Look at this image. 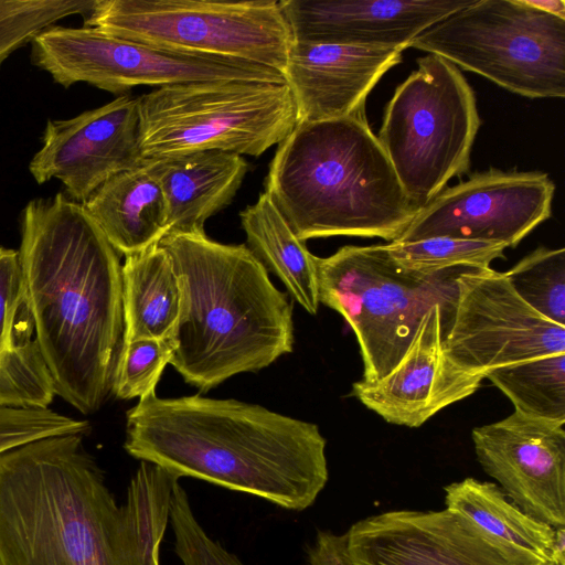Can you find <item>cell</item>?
I'll use <instances>...</instances> for the list:
<instances>
[{
    "mask_svg": "<svg viewBox=\"0 0 565 565\" xmlns=\"http://www.w3.org/2000/svg\"><path fill=\"white\" fill-rule=\"evenodd\" d=\"M179 478L141 461L122 503L83 434L0 455V565H160Z\"/></svg>",
    "mask_w": 565,
    "mask_h": 565,
    "instance_id": "6da1fadb",
    "label": "cell"
},
{
    "mask_svg": "<svg viewBox=\"0 0 565 565\" xmlns=\"http://www.w3.org/2000/svg\"><path fill=\"white\" fill-rule=\"evenodd\" d=\"M19 260L55 394L83 414L97 412L124 345L119 254L83 204L57 193L23 210Z\"/></svg>",
    "mask_w": 565,
    "mask_h": 565,
    "instance_id": "7a4b0ae2",
    "label": "cell"
},
{
    "mask_svg": "<svg viewBox=\"0 0 565 565\" xmlns=\"http://www.w3.org/2000/svg\"><path fill=\"white\" fill-rule=\"evenodd\" d=\"M125 450L177 478L200 479L281 509L310 508L329 480L318 425L258 404L200 394L139 398L126 415Z\"/></svg>",
    "mask_w": 565,
    "mask_h": 565,
    "instance_id": "3957f363",
    "label": "cell"
},
{
    "mask_svg": "<svg viewBox=\"0 0 565 565\" xmlns=\"http://www.w3.org/2000/svg\"><path fill=\"white\" fill-rule=\"evenodd\" d=\"M158 244L181 291L170 364L188 384L206 392L292 351V303L246 245L205 233L167 234Z\"/></svg>",
    "mask_w": 565,
    "mask_h": 565,
    "instance_id": "277c9868",
    "label": "cell"
},
{
    "mask_svg": "<svg viewBox=\"0 0 565 565\" xmlns=\"http://www.w3.org/2000/svg\"><path fill=\"white\" fill-rule=\"evenodd\" d=\"M265 193L296 236L397 241L418 209L365 117L298 122L278 145Z\"/></svg>",
    "mask_w": 565,
    "mask_h": 565,
    "instance_id": "5b68a950",
    "label": "cell"
},
{
    "mask_svg": "<svg viewBox=\"0 0 565 565\" xmlns=\"http://www.w3.org/2000/svg\"><path fill=\"white\" fill-rule=\"evenodd\" d=\"M315 262L319 303L340 313L355 334L366 382L384 377L399 363L434 306L455 307L457 278L470 269L409 271L396 264L385 244L347 245Z\"/></svg>",
    "mask_w": 565,
    "mask_h": 565,
    "instance_id": "8992f818",
    "label": "cell"
},
{
    "mask_svg": "<svg viewBox=\"0 0 565 565\" xmlns=\"http://www.w3.org/2000/svg\"><path fill=\"white\" fill-rule=\"evenodd\" d=\"M138 99L143 160L204 150L259 157L298 124L287 83L191 82L159 86Z\"/></svg>",
    "mask_w": 565,
    "mask_h": 565,
    "instance_id": "52a82bcc",
    "label": "cell"
},
{
    "mask_svg": "<svg viewBox=\"0 0 565 565\" xmlns=\"http://www.w3.org/2000/svg\"><path fill=\"white\" fill-rule=\"evenodd\" d=\"M481 120L459 68L427 54L386 106L377 139L418 211L469 169Z\"/></svg>",
    "mask_w": 565,
    "mask_h": 565,
    "instance_id": "ba28073f",
    "label": "cell"
},
{
    "mask_svg": "<svg viewBox=\"0 0 565 565\" xmlns=\"http://www.w3.org/2000/svg\"><path fill=\"white\" fill-rule=\"evenodd\" d=\"M409 47L524 97L565 96V20L524 0H473L422 32Z\"/></svg>",
    "mask_w": 565,
    "mask_h": 565,
    "instance_id": "9c48e42d",
    "label": "cell"
},
{
    "mask_svg": "<svg viewBox=\"0 0 565 565\" xmlns=\"http://www.w3.org/2000/svg\"><path fill=\"white\" fill-rule=\"evenodd\" d=\"M84 25L153 47L285 72L294 42L276 0H97Z\"/></svg>",
    "mask_w": 565,
    "mask_h": 565,
    "instance_id": "30bf717a",
    "label": "cell"
},
{
    "mask_svg": "<svg viewBox=\"0 0 565 565\" xmlns=\"http://www.w3.org/2000/svg\"><path fill=\"white\" fill-rule=\"evenodd\" d=\"M31 45L32 63L65 88L84 82L122 94L138 85L159 87L205 81L286 83L282 73L263 65L158 49L85 25H52Z\"/></svg>",
    "mask_w": 565,
    "mask_h": 565,
    "instance_id": "8fae6325",
    "label": "cell"
},
{
    "mask_svg": "<svg viewBox=\"0 0 565 565\" xmlns=\"http://www.w3.org/2000/svg\"><path fill=\"white\" fill-rule=\"evenodd\" d=\"M457 288L443 347L461 369L484 379L495 369L565 353V327L524 302L504 273L467 269L458 276Z\"/></svg>",
    "mask_w": 565,
    "mask_h": 565,
    "instance_id": "7c38bea8",
    "label": "cell"
},
{
    "mask_svg": "<svg viewBox=\"0 0 565 565\" xmlns=\"http://www.w3.org/2000/svg\"><path fill=\"white\" fill-rule=\"evenodd\" d=\"M554 192L541 171L478 172L438 193L394 242L452 237L515 247L550 218Z\"/></svg>",
    "mask_w": 565,
    "mask_h": 565,
    "instance_id": "4fadbf2b",
    "label": "cell"
},
{
    "mask_svg": "<svg viewBox=\"0 0 565 565\" xmlns=\"http://www.w3.org/2000/svg\"><path fill=\"white\" fill-rule=\"evenodd\" d=\"M345 533L352 565H537L447 509L385 511Z\"/></svg>",
    "mask_w": 565,
    "mask_h": 565,
    "instance_id": "5bb4252c",
    "label": "cell"
},
{
    "mask_svg": "<svg viewBox=\"0 0 565 565\" xmlns=\"http://www.w3.org/2000/svg\"><path fill=\"white\" fill-rule=\"evenodd\" d=\"M142 162L139 99L122 94L73 118L49 120L29 170L39 184L57 179L83 204L108 179Z\"/></svg>",
    "mask_w": 565,
    "mask_h": 565,
    "instance_id": "9a60e30c",
    "label": "cell"
},
{
    "mask_svg": "<svg viewBox=\"0 0 565 565\" xmlns=\"http://www.w3.org/2000/svg\"><path fill=\"white\" fill-rule=\"evenodd\" d=\"M482 470L523 512L565 526L564 425L513 412L471 431Z\"/></svg>",
    "mask_w": 565,
    "mask_h": 565,
    "instance_id": "2e32d148",
    "label": "cell"
},
{
    "mask_svg": "<svg viewBox=\"0 0 565 565\" xmlns=\"http://www.w3.org/2000/svg\"><path fill=\"white\" fill-rule=\"evenodd\" d=\"M454 310L434 306L399 363L377 381L354 382L351 394L385 422L418 428L478 391L483 377L461 369L444 352L443 340Z\"/></svg>",
    "mask_w": 565,
    "mask_h": 565,
    "instance_id": "e0dca14e",
    "label": "cell"
},
{
    "mask_svg": "<svg viewBox=\"0 0 565 565\" xmlns=\"http://www.w3.org/2000/svg\"><path fill=\"white\" fill-rule=\"evenodd\" d=\"M473 0H280L296 42L409 47L429 26Z\"/></svg>",
    "mask_w": 565,
    "mask_h": 565,
    "instance_id": "ac0fdd59",
    "label": "cell"
},
{
    "mask_svg": "<svg viewBox=\"0 0 565 565\" xmlns=\"http://www.w3.org/2000/svg\"><path fill=\"white\" fill-rule=\"evenodd\" d=\"M402 49L360 47L294 41L284 77L298 122L365 111V99L380 78L401 63Z\"/></svg>",
    "mask_w": 565,
    "mask_h": 565,
    "instance_id": "d6986e66",
    "label": "cell"
},
{
    "mask_svg": "<svg viewBox=\"0 0 565 565\" xmlns=\"http://www.w3.org/2000/svg\"><path fill=\"white\" fill-rule=\"evenodd\" d=\"M143 161L166 199L167 234L205 233V221L232 202L248 170L243 156L220 150Z\"/></svg>",
    "mask_w": 565,
    "mask_h": 565,
    "instance_id": "ffe728a7",
    "label": "cell"
},
{
    "mask_svg": "<svg viewBox=\"0 0 565 565\" xmlns=\"http://www.w3.org/2000/svg\"><path fill=\"white\" fill-rule=\"evenodd\" d=\"M33 334L19 252L0 247V405L29 406L53 390Z\"/></svg>",
    "mask_w": 565,
    "mask_h": 565,
    "instance_id": "44dd1931",
    "label": "cell"
},
{
    "mask_svg": "<svg viewBox=\"0 0 565 565\" xmlns=\"http://www.w3.org/2000/svg\"><path fill=\"white\" fill-rule=\"evenodd\" d=\"M83 206L116 252L125 256L158 244L168 232L166 199L145 161L108 179Z\"/></svg>",
    "mask_w": 565,
    "mask_h": 565,
    "instance_id": "7402d4cb",
    "label": "cell"
},
{
    "mask_svg": "<svg viewBox=\"0 0 565 565\" xmlns=\"http://www.w3.org/2000/svg\"><path fill=\"white\" fill-rule=\"evenodd\" d=\"M121 277L124 343L139 339H172L180 313L181 291L168 253L156 244L125 256Z\"/></svg>",
    "mask_w": 565,
    "mask_h": 565,
    "instance_id": "603a6c76",
    "label": "cell"
},
{
    "mask_svg": "<svg viewBox=\"0 0 565 565\" xmlns=\"http://www.w3.org/2000/svg\"><path fill=\"white\" fill-rule=\"evenodd\" d=\"M445 509L537 565L553 561L555 527L523 512L491 481L472 477L444 487Z\"/></svg>",
    "mask_w": 565,
    "mask_h": 565,
    "instance_id": "cb8c5ba5",
    "label": "cell"
},
{
    "mask_svg": "<svg viewBox=\"0 0 565 565\" xmlns=\"http://www.w3.org/2000/svg\"><path fill=\"white\" fill-rule=\"evenodd\" d=\"M246 246L267 271L277 276L289 295L310 315L319 308L316 256L299 239L269 195L239 214Z\"/></svg>",
    "mask_w": 565,
    "mask_h": 565,
    "instance_id": "d4e9b609",
    "label": "cell"
},
{
    "mask_svg": "<svg viewBox=\"0 0 565 565\" xmlns=\"http://www.w3.org/2000/svg\"><path fill=\"white\" fill-rule=\"evenodd\" d=\"M484 379L510 399L514 412L565 424V353L495 369Z\"/></svg>",
    "mask_w": 565,
    "mask_h": 565,
    "instance_id": "484cf974",
    "label": "cell"
},
{
    "mask_svg": "<svg viewBox=\"0 0 565 565\" xmlns=\"http://www.w3.org/2000/svg\"><path fill=\"white\" fill-rule=\"evenodd\" d=\"M385 246L397 265L417 273H437L457 267L490 268L493 260L504 258L507 248L500 243L452 237L391 242Z\"/></svg>",
    "mask_w": 565,
    "mask_h": 565,
    "instance_id": "4316f807",
    "label": "cell"
},
{
    "mask_svg": "<svg viewBox=\"0 0 565 565\" xmlns=\"http://www.w3.org/2000/svg\"><path fill=\"white\" fill-rule=\"evenodd\" d=\"M520 298L565 327V249L539 247L504 273Z\"/></svg>",
    "mask_w": 565,
    "mask_h": 565,
    "instance_id": "83f0119b",
    "label": "cell"
},
{
    "mask_svg": "<svg viewBox=\"0 0 565 565\" xmlns=\"http://www.w3.org/2000/svg\"><path fill=\"white\" fill-rule=\"evenodd\" d=\"M97 0H0V66L15 50L32 43L65 17H88Z\"/></svg>",
    "mask_w": 565,
    "mask_h": 565,
    "instance_id": "f1b7e54d",
    "label": "cell"
},
{
    "mask_svg": "<svg viewBox=\"0 0 565 565\" xmlns=\"http://www.w3.org/2000/svg\"><path fill=\"white\" fill-rule=\"evenodd\" d=\"M169 525L174 536V553L182 565H245L203 529L180 482L172 489Z\"/></svg>",
    "mask_w": 565,
    "mask_h": 565,
    "instance_id": "f546056e",
    "label": "cell"
},
{
    "mask_svg": "<svg viewBox=\"0 0 565 565\" xmlns=\"http://www.w3.org/2000/svg\"><path fill=\"white\" fill-rule=\"evenodd\" d=\"M173 351L172 339H139L124 343L116 366L113 393L118 398L131 399L156 391Z\"/></svg>",
    "mask_w": 565,
    "mask_h": 565,
    "instance_id": "4dcf8cb0",
    "label": "cell"
},
{
    "mask_svg": "<svg viewBox=\"0 0 565 565\" xmlns=\"http://www.w3.org/2000/svg\"><path fill=\"white\" fill-rule=\"evenodd\" d=\"M86 420H77L50 408H26L0 405V455L42 438L85 434Z\"/></svg>",
    "mask_w": 565,
    "mask_h": 565,
    "instance_id": "1f68e13d",
    "label": "cell"
},
{
    "mask_svg": "<svg viewBox=\"0 0 565 565\" xmlns=\"http://www.w3.org/2000/svg\"><path fill=\"white\" fill-rule=\"evenodd\" d=\"M306 565H352L347 533L318 530L313 542L306 548Z\"/></svg>",
    "mask_w": 565,
    "mask_h": 565,
    "instance_id": "d6a6232c",
    "label": "cell"
},
{
    "mask_svg": "<svg viewBox=\"0 0 565 565\" xmlns=\"http://www.w3.org/2000/svg\"><path fill=\"white\" fill-rule=\"evenodd\" d=\"M524 2L542 12L565 20L564 0H524Z\"/></svg>",
    "mask_w": 565,
    "mask_h": 565,
    "instance_id": "836d02e7",
    "label": "cell"
},
{
    "mask_svg": "<svg viewBox=\"0 0 565 565\" xmlns=\"http://www.w3.org/2000/svg\"><path fill=\"white\" fill-rule=\"evenodd\" d=\"M545 565H565V563L551 561V562L546 563Z\"/></svg>",
    "mask_w": 565,
    "mask_h": 565,
    "instance_id": "e575fe53",
    "label": "cell"
}]
</instances>
